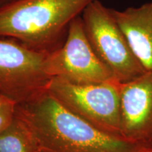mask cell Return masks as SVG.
I'll list each match as a JSON object with an SVG mask.
<instances>
[{"label":"cell","mask_w":152,"mask_h":152,"mask_svg":"<svg viewBox=\"0 0 152 152\" xmlns=\"http://www.w3.org/2000/svg\"><path fill=\"white\" fill-rule=\"evenodd\" d=\"M9 101H11L10 99H9L8 98L5 97L4 96H3V95H1V94H0V106H2L4 104H5L6 102H9ZM13 102V101H12Z\"/></svg>","instance_id":"obj_12"},{"label":"cell","mask_w":152,"mask_h":152,"mask_svg":"<svg viewBox=\"0 0 152 152\" xmlns=\"http://www.w3.org/2000/svg\"><path fill=\"white\" fill-rule=\"evenodd\" d=\"M121 87L116 80L80 85L52 77L46 90L74 115L102 132L123 138Z\"/></svg>","instance_id":"obj_3"},{"label":"cell","mask_w":152,"mask_h":152,"mask_svg":"<svg viewBox=\"0 0 152 152\" xmlns=\"http://www.w3.org/2000/svg\"><path fill=\"white\" fill-rule=\"evenodd\" d=\"M121 134L125 140L152 147V73L146 71L121 87Z\"/></svg>","instance_id":"obj_7"},{"label":"cell","mask_w":152,"mask_h":152,"mask_svg":"<svg viewBox=\"0 0 152 152\" xmlns=\"http://www.w3.org/2000/svg\"><path fill=\"white\" fill-rule=\"evenodd\" d=\"M37 152H53V151H50V150H48V149H44V148L39 147V149H38V151H37Z\"/></svg>","instance_id":"obj_13"},{"label":"cell","mask_w":152,"mask_h":152,"mask_svg":"<svg viewBox=\"0 0 152 152\" xmlns=\"http://www.w3.org/2000/svg\"><path fill=\"white\" fill-rule=\"evenodd\" d=\"M20 1V0H0V7H3V6L9 4H12L16 1Z\"/></svg>","instance_id":"obj_11"},{"label":"cell","mask_w":152,"mask_h":152,"mask_svg":"<svg viewBox=\"0 0 152 152\" xmlns=\"http://www.w3.org/2000/svg\"><path fill=\"white\" fill-rule=\"evenodd\" d=\"M39 147L53 152H149L144 147L96 128L58 103L45 90L16 105Z\"/></svg>","instance_id":"obj_1"},{"label":"cell","mask_w":152,"mask_h":152,"mask_svg":"<svg viewBox=\"0 0 152 152\" xmlns=\"http://www.w3.org/2000/svg\"><path fill=\"white\" fill-rule=\"evenodd\" d=\"M81 17L87 39L115 80L120 83H128L145 73L111 9L99 0H94L85 9Z\"/></svg>","instance_id":"obj_4"},{"label":"cell","mask_w":152,"mask_h":152,"mask_svg":"<svg viewBox=\"0 0 152 152\" xmlns=\"http://www.w3.org/2000/svg\"><path fill=\"white\" fill-rule=\"evenodd\" d=\"M111 12L137 59L152 73V2Z\"/></svg>","instance_id":"obj_8"},{"label":"cell","mask_w":152,"mask_h":152,"mask_svg":"<svg viewBox=\"0 0 152 152\" xmlns=\"http://www.w3.org/2000/svg\"><path fill=\"white\" fill-rule=\"evenodd\" d=\"M94 0H20L0 7V37L51 53L65 41L70 24Z\"/></svg>","instance_id":"obj_2"},{"label":"cell","mask_w":152,"mask_h":152,"mask_svg":"<svg viewBox=\"0 0 152 152\" xmlns=\"http://www.w3.org/2000/svg\"><path fill=\"white\" fill-rule=\"evenodd\" d=\"M17 104L12 101L0 106V133L10 125L16 114Z\"/></svg>","instance_id":"obj_10"},{"label":"cell","mask_w":152,"mask_h":152,"mask_svg":"<svg viewBox=\"0 0 152 152\" xmlns=\"http://www.w3.org/2000/svg\"><path fill=\"white\" fill-rule=\"evenodd\" d=\"M46 71L51 78L57 77L75 84L115 80L87 39L81 15L70 24L64 44L49 54Z\"/></svg>","instance_id":"obj_6"},{"label":"cell","mask_w":152,"mask_h":152,"mask_svg":"<svg viewBox=\"0 0 152 152\" xmlns=\"http://www.w3.org/2000/svg\"><path fill=\"white\" fill-rule=\"evenodd\" d=\"M49 54L0 37V94L18 105L45 92L51 80L46 71Z\"/></svg>","instance_id":"obj_5"},{"label":"cell","mask_w":152,"mask_h":152,"mask_svg":"<svg viewBox=\"0 0 152 152\" xmlns=\"http://www.w3.org/2000/svg\"><path fill=\"white\" fill-rule=\"evenodd\" d=\"M149 152H152V147L149 148Z\"/></svg>","instance_id":"obj_14"},{"label":"cell","mask_w":152,"mask_h":152,"mask_svg":"<svg viewBox=\"0 0 152 152\" xmlns=\"http://www.w3.org/2000/svg\"><path fill=\"white\" fill-rule=\"evenodd\" d=\"M39 148L29 126L16 114L0 133V152H37Z\"/></svg>","instance_id":"obj_9"}]
</instances>
